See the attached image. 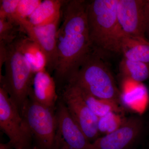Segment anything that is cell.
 Masks as SVG:
<instances>
[{
  "mask_svg": "<svg viewBox=\"0 0 149 149\" xmlns=\"http://www.w3.org/2000/svg\"><path fill=\"white\" fill-rule=\"evenodd\" d=\"M88 1H65L63 6L62 22L57 34V62L53 76L60 91L70 83L93 50L86 16Z\"/></svg>",
  "mask_w": 149,
  "mask_h": 149,
  "instance_id": "cell-1",
  "label": "cell"
},
{
  "mask_svg": "<svg viewBox=\"0 0 149 149\" xmlns=\"http://www.w3.org/2000/svg\"><path fill=\"white\" fill-rule=\"evenodd\" d=\"M118 0L88 1L86 16L93 50L117 53Z\"/></svg>",
  "mask_w": 149,
  "mask_h": 149,
  "instance_id": "cell-2",
  "label": "cell"
},
{
  "mask_svg": "<svg viewBox=\"0 0 149 149\" xmlns=\"http://www.w3.org/2000/svg\"><path fill=\"white\" fill-rule=\"evenodd\" d=\"M69 84L98 98L113 102L121 106V91L100 52L92 51Z\"/></svg>",
  "mask_w": 149,
  "mask_h": 149,
  "instance_id": "cell-3",
  "label": "cell"
},
{
  "mask_svg": "<svg viewBox=\"0 0 149 149\" xmlns=\"http://www.w3.org/2000/svg\"><path fill=\"white\" fill-rule=\"evenodd\" d=\"M4 45L5 73L4 76L1 75L0 83L19 110L29 97L35 74L15 41Z\"/></svg>",
  "mask_w": 149,
  "mask_h": 149,
  "instance_id": "cell-4",
  "label": "cell"
},
{
  "mask_svg": "<svg viewBox=\"0 0 149 149\" xmlns=\"http://www.w3.org/2000/svg\"><path fill=\"white\" fill-rule=\"evenodd\" d=\"M35 149H54L56 120V109L42 105L30 98L20 109Z\"/></svg>",
  "mask_w": 149,
  "mask_h": 149,
  "instance_id": "cell-5",
  "label": "cell"
},
{
  "mask_svg": "<svg viewBox=\"0 0 149 149\" xmlns=\"http://www.w3.org/2000/svg\"><path fill=\"white\" fill-rule=\"evenodd\" d=\"M0 128L8 137L14 149L34 148L29 130L18 107L0 85Z\"/></svg>",
  "mask_w": 149,
  "mask_h": 149,
  "instance_id": "cell-6",
  "label": "cell"
},
{
  "mask_svg": "<svg viewBox=\"0 0 149 149\" xmlns=\"http://www.w3.org/2000/svg\"><path fill=\"white\" fill-rule=\"evenodd\" d=\"M54 149H93L89 141L59 97L56 108Z\"/></svg>",
  "mask_w": 149,
  "mask_h": 149,
  "instance_id": "cell-7",
  "label": "cell"
},
{
  "mask_svg": "<svg viewBox=\"0 0 149 149\" xmlns=\"http://www.w3.org/2000/svg\"><path fill=\"white\" fill-rule=\"evenodd\" d=\"M59 98L90 142L93 143L100 137L98 128L99 118L88 107L76 86L71 84L65 86Z\"/></svg>",
  "mask_w": 149,
  "mask_h": 149,
  "instance_id": "cell-8",
  "label": "cell"
},
{
  "mask_svg": "<svg viewBox=\"0 0 149 149\" xmlns=\"http://www.w3.org/2000/svg\"><path fill=\"white\" fill-rule=\"evenodd\" d=\"M145 128L146 122L141 116L126 118L116 130L92 143L93 149H132L143 138Z\"/></svg>",
  "mask_w": 149,
  "mask_h": 149,
  "instance_id": "cell-9",
  "label": "cell"
},
{
  "mask_svg": "<svg viewBox=\"0 0 149 149\" xmlns=\"http://www.w3.org/2000/svg\"><path fill=\"white\" fill-rule=\"evenodd\" d=\"M147 1L118 0L117 10L118 35L146 37Z\"/></svg>",
  "mask_w": 149,
  "mask_h": 149,
  "instance_id": "cell-10",
  "label": "cell"
},
{
  "mask_svg": "<svg viewBox=\"0 0 149 149\" xmlns=\"http://www.w3.org/2000/svg\"><path fill=\"white\" fill-rule=\"evenodd\" d=\"M61 19L42 26L32 25L27 19L17 21L27 36L42 49L47 57L46 69L50 74L54 73L57 62L56 38Z\"/></svg>",
  "mask_w": 149,
  "mask_h": 149,
  "instance_id": "cell-11",
  "label": "cell"
},
{
  "mask_svg": "<svg viewBox=\"0 0 149 149\" xmlns=\"http://www.w3.org/2000/svg\"><path fill=\"white\" fill-rule=\"evenodd\" d=\"M56 84L47 69L34 74L29 97L39 104L56 109L59 100Z\"/></svg>",
  "mask_w": 149,
  "mask_h": 149,
  "instance_id": "cell-12",
  "label": "cell"
},
{
  "mask_svg": "<svg viewBox=\"0 0 149 149\" xmlns=\"http://www.w3.org/2000/svg\"><path fill=\"white\" fill-rule=\"evenodd\" d=\"M117 53L133 61L149 65V41L146 37L119 34L116 42Z\"/></svg>",
  "mask_w": 149,
  "mask_h": 149,
  "instance_id": "cell-13",
  "label": "cell"
},
{
  "mask_svg": "<svg viewBox=\"0 0 149 149\" xmlns=\"http://www.w3.org/2000/svg\"><path fill=\"white\" fill-rule=\"evenodd\" d=\"M15 42L34 74L47 69V57L42 49L28 36L22 35Z\"/></svg>",
  "mask_w": 149,
  "mask_h": 149,
  "instance_id": "cell-14",
  "label": "cell"
},
{
  "mask_svg": "<svg viewBox=\"0 0 149 149\" xmlns=\"http://www.w3.org/2000/svg\"><path fill=\"white\" fill-rule=\"evenodd\" d=\"M64 1L61 0L42 1L27 20L34 26H42L53 22L61 18Z\"/></svg>",
  "mask_w": 149,
  "mask_h": 149,
  "instance_id": "cell-15",
  "label": "cell"
},
{
  "mask_svg": "<svg viewBox=\"0 0 149 149\" xmlns=\"http://www.w3.org/2000/svg\"><path fill=\"white\" fill-rule=\"evenodd\" d=\"M119 70L122 80L142 83L149 79V65L141 62L123 57L119 63Z\"/></svg>",
  "mask_w": 149,
  "mask_h": 149,
  "instance_id": "cell-16",
  "label": "cell"
},
{
  "mask_svg": "<svg viewBox=\"0 0 149 149\" xmlns=\"http://www.w3.org/2000/svg\"><path fill=\"white\" fill-rule=\"evenodd\" d=\"M121 92L120 105L124 110L138 111L147 96L146 88L142 83H133Z\"/></svg>",
  "mask_w": 149,
  "mask_h": 149,
  "instance_id": "cell-17",
  "label": "cell"
},
{
  "mask_svg": "<svg viewBox=\"0 0 149 149\" xmlns=\"http://www.w3.org/2000/svg\"><path fill=\"white\" fill-rule=\"evenodd\" d=\"M76 87L79 90L81 95L88 107L98 118L111 112L124 113L125 110L118 104L98 98L77 86Z\"/></svg>",
  "mask_w": 149,
  "mask_h": 149,
  "instance_id": "cell-18",
  "label": "cell"
},
{
  "mask_svg": "<svg viewBox=\"0 0 149 149\" xmlns=\"http://www.w3.org/2000/svg\"><path fill=\"white\" fill-rule=\"evenodd\" d=\"M23 32L25 33L16 22L0 18V43L5 45L12 43L21 37Z\"/></svg>",
  "mask_w": 149,
  "mask_h": 149,
  "instance_id": "cell-19",
  "label": "cell"
},
{
  "mask_svg": "<svg viewBox=\"0 0 149 149\" xmlns=\"http://www.w3.org/2000/svg\"><path fill=\"white\" fill-rule=\"evenodd\" d=\"M125 118L123 113L115 112H111L99 118L98 128L100 135L103 136L112 133L122 125Z\"/></svg>",
  "mask_w": 149,
  "mask_h": 149,
  "instance_id": "cell-20",
  "label": "cell"
},
{
  "mask_svg": "<svg viewBox=\"0 0 149 149\" xmlns=\"http://www.w3.org/2000/svg\"><path fill=\"white\" fill-rule=\"evenodd\" d=\"M41 0H19L13 18L17 22L19 19H27L42 2Z\"/></svg>",
  "mask_w": 149,
  "mask_h": 149,
  "instance_id": "cell-21",
  "label": "cell"
},
{
  "mask_svg": "<svg viewBox=\"0 0 149 149\" xmlns=\"http://www.w3.org/2000/svg\"><path fill=\"white\" fill-rule=\"evenodd\" d=\"M19 2V0H1L0 18L13 20Z\"/></svg>",
  "mask_w": 149,
  "mask_h": 149,
  "instance_id": "cell-22",
  "label": "cell"
},
{
  "mask_svg": "<svg viewBox=\"0 0 149 149\" xmlns=\"http://www.w3.org/2000/svg\"><path fill=\"white\" fill-rule=\"evenodd\" d=\"M145 36L149 41V0L147 1L146 8V26Z\"/></svg>",
  "mask_w": 149,
  "mask_h": 149,
  "instance_id": "cell-23",
  "label": "cell"
},
{
  "mask_svg": "<svg viewBox=\"0 0 149 149\" xmlns=\"http://www.w3.org/2000/svg\"><path fill=\"white\" fill-rule=\"evenodd\" d=\"M14 148L13 145L9 141L6 143H1L0 144V149H14Z\"/></svg>",
  "mask_w": 149,
  "mask_h": 149,
  "instance_id": "cell-24",
  "label": "cell"
},
{
  "mask_svg": "<svg viewBox=\"0 0 149 149\" xmlns=\"http://www.w3.org/2000/svg\"><path fill=\"white\" fill-rule=\"evenodd\" d=\"M34 149V148H33V149Z\"/></svg>",
  "mask_w": 149,
  "mask_h": 149,
  "instance_id": "cell-25",
  "label": "cell"
}]
</instances>
